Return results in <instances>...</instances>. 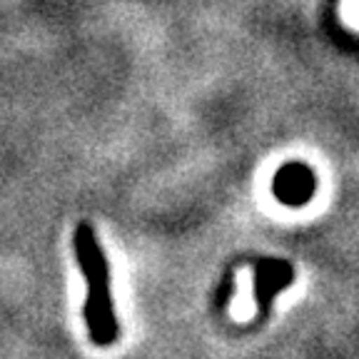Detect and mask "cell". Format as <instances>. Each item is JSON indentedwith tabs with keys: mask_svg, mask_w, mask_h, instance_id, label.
I'll return each instance as SVG.
<instances>
[{
	"mask_svg": "<svg viewBox=\"0 0 359 359\" xmlns=\"http://www.w3.org/2000/svg\"><path fill=\"white\" fill-rule=\"evenodd\" d=\"M250 264L255 269V302L259 317H267L272 299L294 282V267L280 257H257L250 259Z\"/></svg>",
	"mask_w": 359,
	"mask_h": 359,
	"instance_id": "obj_2",
	"label": "cell"
},
{
	"mask_svg": "<svg viewBox=\"0 0 359 359\" xmlns=\"http://www.w3.org/2000/svg\"><path fill=\"white\" fill-rule=\"evenodd\" d=\"M317 192V175L304 163H287L272 180V195L287 208H302Z\"/></svg>",
	"mask_w": 359,
	"mask_h": 359,
	"instance_id": "obj_3",
	"label": "cell"
},
{
	"mask_svg": "<svg viewBox=\"0 0 359 359\" xmlns=\"http://www.w3.org/2000/svg\"><path fill=\"white\" fill-rule=\"evenodd\" d=\"M73 250L80 272L88 282V299H85L83 317L90 342L97 344V347H110L120 334L118 317H115V307H112L110 264H107L105 250L97 242L95 230L88 222H80L75 227Z\"/></svg>",
	"mask_w": 359,
	"mask_h": 359,
	"instance_id": "obj_1",
	"label": "cell"
}]
</instances>
